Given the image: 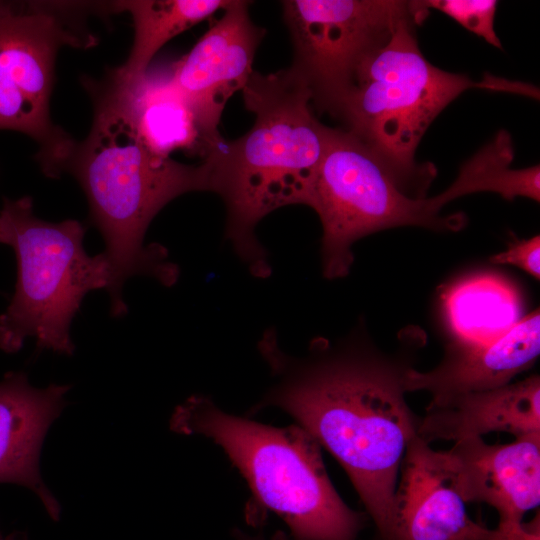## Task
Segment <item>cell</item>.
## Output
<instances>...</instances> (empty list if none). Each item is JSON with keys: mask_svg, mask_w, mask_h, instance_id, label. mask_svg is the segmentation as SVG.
Masks as SVG:
<instances>
[{"mask_svg": "<svg viewBox=\"0 0 540 540\" xmlns=\"http://www.w3.org/2000/svg\"><path fill=\"white\" fill-rule=\"evenodd\" d=\"M93 103L87 136L75 141L63 173L73 176L86 195L91 223L105 243L110 269V313L119 318L128 306L126 281L146 276L174 285L180 270L167 249L145 244L146 231L159 211L175 198L209 191L208 167L186 164L152 152L140 139L109 75L83 78Z\"/></svg>", "mask_w": 540, "mask_h": 540, "instance_id": "2", "label": "cell"}, {"mask_svg": "<svg viewBox=\"0 0 540 540\" xmlns=\"http://www.w3.org/2000/svg\"><path fill=\"white\" fill-rule=\"evenodd\" d=\"M107 1L0 0V130L30 137L35 160L59 179L75 139L50 114L56 57L62 47L88 49L97 38L89 15L107 14Z\"/></svg>", "mask_w": 540, "mask_h": 540, "instance_id": "8", "label": "cell"}, {"mask_svg": "<svg viewBox=\"0 0 540 540\" xmlns=\"http://www.w3.org/2000/svg\"><path fill=\"white\" fill-rule=\"evenodd\" d=\"M242 93L245 108L255 115L253 125L202 161L209 191L226 208L227 239L252 274L267 277L271 267L255 228L278 208L305 205L332 128L315 117L311 91L290 67L271 74L253 71Z\"/></svg>", "mask_w": 540, "mask_h": 540, "instance_id": "3", "label": "cell"}, {"mask_svg": "<svg viewBox=\"0 0 540 540\" xmlns=\"http://www.w3.org/2000/svg\"><path fill=\"white\" fill-rule=\"evenodd\" d=\"M249 3L229 0L222 16L171 67V78L193 110L211 146L223 141L218 125L229 98L243 90L266 30L249 14Z\"/></svg>", "mask_w": 540, "mask_h": 540, "instance_id": "10", "label": "cell"}, {"mask_svg": "<svg viewBox=\"0 0 540 540\" xmlns=\"http://www.w3.org/2000/svg\"><path fill=\"white\" fill-rule=\"evenodd\" d=\"M143 143L154 153L171 157L183 150L204 159L212 148L188 102L172 81L171 68L136 79L109 73Z\"/></svg>", "mask_w": 540, "mask_h": 540, "instance_id": "16", "label": "cell"}, {"mask_svg": "<svg viewBox=\"0 0 540 540\" xmlns=\"http://www.w3.org/2000/svg\"><path fill=\"white\" fill-rule=\"evenodd\" d=\"M394 494L395 540H539V531L515 535L473 521L451 478L445 451L417 435L404 453Z\"/></svg>", "mask_w": 540, "mask_h": 540, "instance_id": "11", "label": "cell"}, {"mask_svg": "<svg viewBox=\"0 0 540 540\" xmlns=\"http://www.w3.org/2000/svg\"><path fill=\"white\" fill-rule=\"evenodd\" d=\"M70 385L36 388L22 371L0 380V483L32 490L49 516L58 521L60 505L40 474L39 458L45 435L67 404Z\"/></svg>", "mask_w": 540, "mask_h": 540, "instance_id": "13", "label": "cell"}, {"mask_svg": "<svg viewBox=\"0 0 540 540\" xmlns=\"http://www.w3.org/2000/svg\"><path fill=\"white\" fill-rule=\"evenodd\" d=\"M445 454L452 482L465 503H486L496 509L497 528L502 531L535 532L522 520L540 502V435L494 445L481 437L467 438Z\"/></svg>", "mask_w": 540, "mask_h": 540, "instance_id": "12", "label": "cell"}, {"mask_svg": "<svg viewBox=\"0 0 540 540\" xmlns=\"http://www.w3.org/2000/svg\"><path fill=\"white\" fill-rule=\"evenodd\" d=\"M491 432L517 438L540 435V378L432 400L419 417L417 436L430 444L460 441Z\"/></svg>", "mask_w": 540, "mask_h": 540, "instance_id": "15", "label": "cell"}, {"mask_svg": "<svg viewBox=\"0 0 540 540\" xmlns=\"http://www.w3.org/2000/svg\"><path fill=\"white\" fill-rule=\"evenodd\" d=\"M422 19H401L390 35L356 68L351 89L335 117L367 145L391 172L399 186L423 194L435 170L415 162L417 146L438 114L471 88L506 91L538 97L536 87L485 75L475 81L444 71L422 54L415 25Z\"/></svg>", "mask_w": 540, "mask_h": 540, "instance_id": "5", "label": "cell"}, {"mask_svg": "<svg viewBox=\"0 0 540 540\" xmlns=\"http://www.w3.org/2000/svg\"><path fill=\"white\" fill-rule=\"evenodd\" d=\"M229 0H120L109 1L112 13H128L134 37L129 55L116 72L136 80L149 70L155 54L169 40L223 10Z\"/></svg>", "mask_w": 540, "mask_h": 540, "instance_id": "18", "label": "cell"}, {"mask_svg": "<svg viewBox=\"0 0 540 540\" xmlns=\"http://www.w3.org/2000/svg\"><path fill=\"white\" fill-rule=\"evenodd\" d=\"M423 12L435 9L448 15L467 30L484 38L489 44L501 48L494 30L497 1L494 0H427L414 1Z\"/></svg>", "mask_w": 540, "mask_h": 540, "instance_id": "19", "label": "cell"}, {"mask_svg": "<svg viewBox=\"0 0 540 540\" xmlns=\"http://www.w3.org/2000/svg\"><path fill=\"white\" fill-rule=\"evenodd\" d=\"M233 537L236 540H293L289 534L283 531H275L270 537H266L262 533L251 534L240 529H234Z\"/></svg>", "mask_w": 540, "mask_h": 540, "instance_id": "21", "label": "cell"}, {"mask_svg": "<svg viewBox=\"0 0 540 540\" xmlns=\"http://www.w3.org/2000/svg\"><path fill=\"white\" fill-rule=\"evenodd\" d=\"M283 18L292 39L290 68L307 84L312 102L335 116L361 60L396 24L419 16L410 1L286 0Z\"/></svg>", "mask_w": 540, "mask_h": 540, "instance_id": "9", "label": "cell"}, {"mask_svg": "<svg viewBox=\"0 0 540 540\" xmlns=\"http://www.w3.org/2000/svg\"><path fill=\"white\" fill-rule=\"evenodd\" d=\"M170 428L220 447L246 480L255 507L277 514L293 540H357L367 525L368 515L350 508L331 483L320 445L297 424H263L195 394L175 408Z\"/></svg>", "mask_w": 540, "mask_h": 540, "instance_id": "4", "label": "cell"}, {"mask_svg": "<svg viewBox=\"0 0 540 540\" xmlns=\"http://www.w3.org/2000/svg\"><path fill=\"white\" fill-rule=\"evenodd\" d=\"M258 349L273 381L251 412L276 408L293 418L343 467L378 540H395L398 473L420 417L405 400L412 367L358 340H316L306 355L293 356L273 330Z\"/></svg>", "mask_w": 540, "mask_h": 540, "instance_id": "1", "label": "cell"}, {"mask_svg": "<svg viewBox=\"0 0 540 540\" xmlns=\"http://www.w3.org/2000/svg\"><path fill=\"white\" fill-rule=\"evenodd\" d=\"M18 540H28L26 535H20L18 534Z\"/></svg>", "mask_w": 540, "mask_h": 540, "instance_id": "23", "label": "cell"}, {"mask_svg": "<svg viewBox=\"0 0 540 540\" xmlns=\"http://www.w3.org/2000/svg\"><path fill=\"white\" fill-rule=\"evenodd\" d=\"M0 244H2V238H1V234H0Z\"/></svg>", "mask_w": 540, "mask_h": 540, "instance_id": "24", "label": "cell"}, {"mask_svg": "<svg viewBox=\"0 0 540 540\" xmlns=\"http://www.w3.org/2000/svg\"><path fill=\"white\" fill-rule=\"evenodd\" d=\"M0 540H18V535L10 534L8 536H4L0 530Z\"/></svg>", "mask_w": 540, "mask_h": 540, "instance_id": "22", "label": "cell"}, {"mask_svg": "<svg viewBox=\"0 0 540 540\" xmlns=\"http://www.w3.org/2000/svg\"><path fill=\"white\" fill-rule=\"evenodd\" d=\"M540 352L539 310L524 316L500 338L482 344L453 343L434 369L406 373V392L424 390L432 400L499 388L527 370Z\"/></svg>", "mask_w": 540, "mask_h": 540, "instance_id": "14", "label": "cell"}, {"mask_svg": "<svg viewBox=\"0 0 540 540\" xmlns=\"http://www.w3.org/2000/svg\"><path fill=\"white\" fill-rule=\"evenodd\" d=\"M454 343L482 344L506 334L523 317L519 290L493 274H478L455 283L443 299Z\"/></svg>", "mask_w": 540, "mask_h": 540, "instance_id": "17", "label": "cell"}, {"mask_svg": "<svg viewBox=\"0 0 540 540\" xmlns=\"http://www.w3.org/2000/svg\"><path fill=\"white\" fill-rule=\"evenodd\" d=\"M85 232L75 219L39 218L30 196L3 198L0 234L15 252L17 281L0 314V350L16 353L34 338L39 350L73 354L70 328L84 297L110 284L103 253L91 256L85 250Z\"/></svg>", "mask_w": 540, "mask_h": 540, "instance_id": "6", "label": "cell"}, {"mask_svg": "<svg viewBox=\"0 0 540 540\" xmlns=\"http://www.w3.org/2000/svg\"><path fill=\"white\" fill-rule=\"evenodd\" d=\"M540 238L539 235L518 241L490 258L495 264L514 265L539 280L540 276Z\"/></svg>", "mask_w": 540, "mask_h": 540, "instance_id": "20", "label": "cell"}, {"mask_svg": "<svg viewBox=\"0 0 540 540\" xmlns=\"http://www.w3.org/2000/svg\"><path fill=\"white\" fill-rule=\"evenodd\" d=\"M470 193L469 182L458 175L433 198L408 196L367 145L347 130L332 128L305 203L322 225L324 276L345 277L354 260L352 245L371 233L398 226L462 229L467 222L463 213H440L444 205Z\"/></svg>", "mask_w": 540, "mask_h": 540, "instance_id": "7", "label": "cell"}]
</instances>
